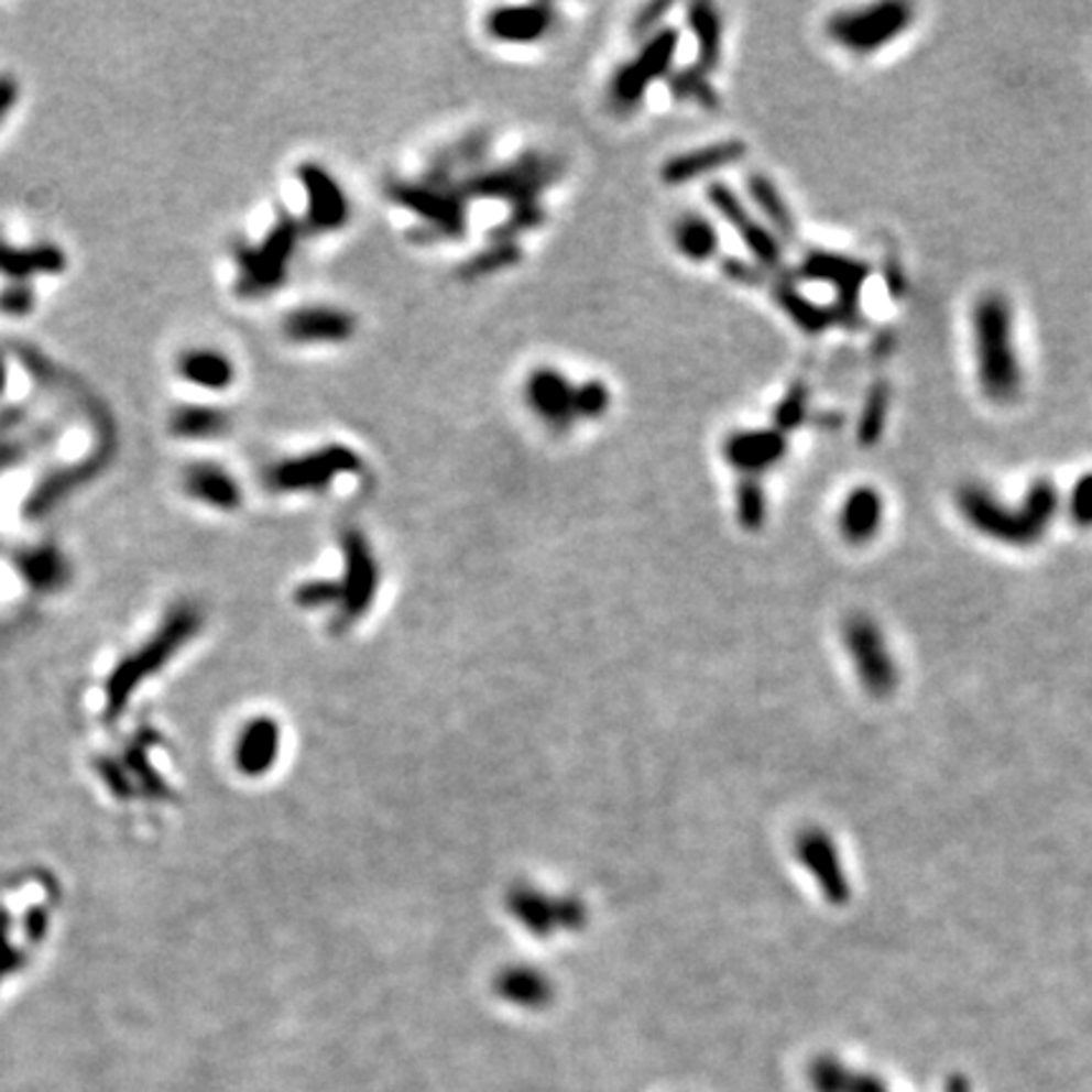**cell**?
<instances>
[{
	"label": "cell",
	"mask_w": 1092,
	"mask_h": 1092,
	"mask_svg": "<svg viewBox=\"0 0 1092 1092\" xmlns=\"http://www.w3.org/2000/svg\"><path fill=\"white\" fill-rule=\"evenodd\" d=\"M183 489L190 493L195 501H203L220 511H233L238 509V503H241L238 481L223 466L212 463V460H195V463L187 466V471L183 476Z\"/></svg>",
	"instance_id": "e0dca14e"
},
{
	"label": "cell",
	"mask_w": 1092,
	"mask_h": 1092,
	"mask_svg": "<svg viewBox=\"0 0 1092 1092\" xmlns=\"http://www.w3.org/2000/svg\"><path fill=\"white\" fill-rule=\"evenodd\" d=\"M956 503H959L961 516L989 539L1027 546L1035 544L1052 524L1057 509H1060V493L1052 481L1039 478L1029 485L1019 509H1009L981 485H963L956 493Z\"/></svg>",
	"instance_id": "6da1fadb"
},
{
	"label": "cell",
	"mask_w": 1092,
	"mask_h": 1092,
	"mask_svg": "<svg viewBox=\"0 0 1092 1092\" xmlns=\"http://www.w3.org/2000/svg\"><path fill=\"white\" fill-rule=\"evenodd\" d=\"M13 105V91L8 89V84H0V119L6 117L8 109Z\"/></svg>",
	"instance_id": "60d3db41"
},
{
	"label": "cell",
	"mask_w": 1092,
	"mask_h": 1092,
	"mask_svg": "<svg viewBox=\"0 0 1092 1092\" xmlns=\"http://www.w3.org/2000/svg\"><path fill=\"white\" fill-rule=\"evenodd\" d=\"M298 183L306 193V226L319 233H335L349 220V198L327 167L317 162H304L296 170Z\"/></svg>",
	"instance_id": "8fae6325"
},
{
	"label": "cell",
	"mask_w": 1092,
	"mask_h": 1092,
	"mask_svg": "<svg viewBox=\"0 0 1092 1092\" xmlns=\"http://www.w3.org/2000/svg\"><path fill=\"white\" fill-rule=\"evenodd\" d=\"M387 195L400 208H407L417 218H423V226L433 228L435 233L446 238L466 233V203L448 183L430 181V177L425 183L392 181L387 185Z\"/></svg>",
	"instance_id": "52a82bcc"
},
{
	"label": "cell",
	"mask_w": 1092,
	"mask_h": 1092,
	"mask_svg": "<svg viewBox=\"0 0 1092 1092\" xmlns=\"http://www.w3.org/2000/svg\"><path fill=\"white\" fill-rule=\"evenodd\" d=\"M774 302L779 304V309L787 314V317L797 324L801 331L807 335H822L825 329H830L834 321V309L832 306H825L809 298L797 284L791 281H776L772 286Z\"/></svg>",
	"instance_id": "ffe728a7"
},
{
	"label": "cell",
	"mask_w": 1092,
	"mask_h": 1092,
	"mask_svg": "<svg viewBox=\"0 0 1092 1092\" xmlns=\"http://www.w3.org/2000/svg\"><path fill=\"white\" fill-rule=\"evenodd\" d=\"M807 405H809V390L807 385L797 382V385L779 400V405L774 410L776 430L779 433L797 430L799 425L807 421Z\"/></svg>",
	"instance_id": "d6a6232c"
},
{
	"label": "cell",
	"mask_w": 1092,
	"mask_h": 1092,
	"mask_svg": "<svg viewBox=\"0 0 1092 1092\" xmlns=\"http://www.w3.org/2000/svg\"><path fill=\"white\" fill-rule=\"evenodd\" d=\"M364 468L362 456L354 448L331 443L312 450V454L279 460L269 471V485L273 491L302 493L321 491L339 476H354Z\"/></svg>",
	"instance_id": "8992f818"
},
{
	"label": "cell",
	"mask_w": 1092,
	"mask_h": 1092,
	"mask_svg": "<svg viewBox=\"0 0 1092 1092\" xmlns=\"http://www.w3.org/2000/svg\"><path fill=\"white\" fill-rule=\"evenodd\" d=\"M883 496L873 485H860L850 491L840 509V532L852 544H865L875 539L883 524Z\"/></svg>",
	"instance_id": "ac0fdd59"
},
{
	"label": "cell",
	"mask_w": 1092,
	"mask_h": 1092,
	"mask_svg": "<svg viewBox=\"0 0 1092 1092\" xmlns=\"http://www.w3.org/2000/svg\"><path fill=\"white\" fill-rule=\"evenodd\" d=\"M979 387L992 403H1012L1022 390V362L1014 339V312L1004 294L989 292L971 314Z\"/></svg>",
	"instance_id": "7a4b0ae2"
},
{
	"label": "cell",
	"mask_w": 1092,
	"mask_h": 1092,
	"mask_svg": "<svg viewBox=\"0 0 1092 1092\" xmlns=\"http://www.w3.org/2000/svg\"><path fill=\"white\" fill-rule=\"evenodd\" d=\"M526 403L549 428L567 430L577 421L575 415V385L552 367H539L528 374Z\"/></svg>",
	"instance_id": "4fadbf2b"
},
{
	"label": "cell",
	"mask_w": 1092,
	"mask_h": 1092,
	"mask_svg": "<svg viewBox=\"0 0 1092 1092\" xmlns=\"http://www.w3.org/2000/svg\"><path fill=\"white\" fill-rule=\"evenodd\" d=\"M304 223L292 216H281L261 243L236 245L238 279L236 288L241 296H266L284 286L288 263H292L296 245L302 241Z\"/></svg>",
	"instance_id": "3957f363"
},
{
	"label": "cell",
	"mask_w": 1092,
	"mask_h": 1092,
	"mask_svg": "<svg viewBox=\"0 0 1092 1092\" xmlns=\"http://www.w3.org/2000/svg\"><path fill=\"white\" fill-rule=\"evenodd\" d=\"M749 195L751 200L756 203L758 212H762L766 223L772 226V233H779L782 238H795L797 236V223L795 216H791L789 203L784 200V195L779 193V187L774 185L772 177L766 175H749Z\"/></svg>",
	"instance_id": "cb8c5ba5"
},
{
	"label": "cell",
	"mask_w": 1092,
	"mask_h": 1092,
	"mask_svg": "<svg viewBox=\"0 0 1092 1092\" xmlns=\"http://www.w3.org/2000/svg\"><path fill=\"white\" fill-rule=\"evenodd\" d=\"M706 195H708V203H711L716 208V212H719V216L727 220V223L733 228V233L741 238V243L746 245L749 253L754 255L756 266H764V269H772V271L782 269L784 255H782L779 238H776L769 228H766L764 223H758V220L751 216L744 200H741L729 185L713 183L706 190Z\"/></svg>",
	"instance_id": "30bf717a"
},
{
	"label": "cell",
	"mask_w": 1092,
	"mask_h": 1092,
	"mask_svg": "<svg viewBox=\"0 0 1092 1092\" xmlns=\"http://www.w3.org/2000/svg\"><path fill=\"white\" fill-rule=\"evenodd\" d=\"M787 435L776 428L736 430L723 440V458L744 478H756L772 471L787 456Z\"/></svg>",
	"instance_id": "7c38bea8"
},
{
	"label": "cell",
	"mask_w": 1092,
	"mask_h": 1092,
	"mask_svg": "<svg viewBox=\"0 0 1092 1092\" xmlns=\"http://www.w3.org/2000/svg\"><path fill=\"white\" fill-rule=\"evenodd\" d=\"M799 855L805 860V865L817 875L819 885L825 887V895L830 900H844L848 898V883H844V875L840 870V860L834 855L832 842L825 838V834L809 832L799 840Z\"/></svg>",
	"instance_id": "44dd1931"
},
{
	"label": "cell",
	"mask_w": 1092,
	"mask_h": 1092,
	"mask_svg": "<svg viewBox=\"0 0 1092 1092\" xmlns=\"http://www.w3.org/2000/svg\"><path fill=\"white\" fill-rule=\"evenodd\" d=\"M670 11V3H651V6H645L643 11H640V15L635 19V33L637 36H647L655 25H658V21H663V15Z\"/></svg>",
	"instance_id": "f35d334b"
},
{
	"label": "cell",
	"mask_w": 1092,
	"mask_h": 1092,
	"mask_svg": "<svg viewBox=\"0 0 1092 1092\" xmlns=\"http://www.w3.org/2000/svg\"><path fill=\"white\" fill-rule=\"evenodd\" d=\"M554 23H557L554 6H501L489 13L485 31L501 44H536L554 29Z\"/></svg>",
	"instance_id": "5bb4252c"
},
{
	"label": "cell",
	"mask_w": 1092,
	"mask_h": 1092,
	"mask_svg": "<svg viewBox=\"0 0 1092 1092\" xmlns=\"http://www.w3.org/2000/svg\"><path fill=\"white\" fill-rule=\"evenodd\" d=\"M1070 516L1074 524L1092 526V473L1080 476L1070 491Z\"/></svg>",
	"instance_id": "74e56055"
},
{
	"label": "cell",
	"mask_w": 1092,
	"mask_h": 1092,
	"mask_svg": "<svg viewBox=\"0 0 1092 1092\" xmlns=\"http://www.w3.org/2000/svg\"><path fill=\"white\" fill-rule=\"evenodd\" d=\"M64 571H66L64 559L58 557L54 549H36L25 554L23 559V575L29 577L39 590L41 587L48 590V587L64 582Z\"/></svg>",
	"instance_id": "1f68e13d"
},
{
	"label": "cell",
	"mask_w": 1092,
	"mask_h": 1092,
	"mask_svg": "<svg viewBox=\"0 0 1092 1092\" xmlns=\"http://www.w3.org/2000/svg\"><path fill=\"white\" fill-rule=\"evenodd\" d=\"M850 635L865 680L870 686L887 688V682H893V668H887V655L883 651L881 637L875 635L873 625H867V622H855Z\"/></svg>",
	"instance_id": "484cf974"
},
{
	"label": "cell",
	"mask_w": 1092,
	"mask_h": 1092,
	"mask_svg": "<svg viewBox=\"0 0 1092 1092\" xmlns=\"http://www.w3.org/2000/svg\"><path fill=\"white\" fill-rule=\"evenodd\" d=\"M228 428H230L228 413L208 405L177 407L173 417H170V430H173V435L187 440L218 438V435L228 433Z\"/></svg>",
	"instance_id": "d4e9b609"
},
{
	"label": "cell",
	"mask_w": 1092,
	"mask_h": 1092,
	"mask_svg": "<svg viewBox=\"0 0 1092 1092\" xmlns=\"http://www.w3.org/2000/svg\"><path fill=\"white\" fill-rule=\"evenodd\" d=\"M499 989H501V994L506 996V1000L516 1002V1004H526V1006L544 1004L546 996H549V992H546V984L536 974H511L501 981Z\"/></svg>",
	"instance_id": "e575fe53"
},
{
	"label": "cell",
	"mask_w": 1092,
	"mask_h": 1092,
	"mask_svg": "<svg viewBox=\"0 0 1092 1092\" xmlns=\"http://www.w3.org/2000/svg\"><path fill=\"white\" fill-rule=\"evenodd\" d=\"M177 374L190 385L210 392H223L236 382V367L218 349H190L177 360Z\"/></svg>",
	"instance_id": "d6986e66"
},
{
	"label": "cell",
	"mask_w": 1092,
	"mask_h": 1092,
	"mask_svg": "<svg viewBox=\"0 0 1092 1092\" xmlns=\"http://www.w3.org/2000/svg\"><path fill=\"white\" fill-rule=\"evenodd\" d=\"M678 44H680V33L676 29L655 31L653 36L645 41L643 48L637 51L633 62L620 66L618 74H614L610 87L614 105L625 109L640 105L645 91L651 89L655 81L663 79V76L670 74L673 58L678 54Z\"/></svg>",
	"instance_id": "9c48e42d"
},
{
	"label": "cell",
	"mask_w": 1092,
	"mask_h": 1092,
	"mask_svg": "<svg viewBox=\"0 0 1092 1092\" xmlns=\"http://www.w3.org/2000/svg\"><path fill=\"white\" fill-rule=\"evenodd\" d=\"M736 511H739V522L746 532L762 528L766 518V493L762 489V483H758V478H741L736 489Z\"/></svg>",
	"instance_id": "4dcf8cb0"
},
{
	"label": "cell",
	"mask_w": 1092,
	"mask_h": 1092,
	"mask_svg": "<svg viewBox=\"0 0 1092 1092\" xmlns=\"http://www.w3.org/2000/svg\"><path fill=\"white\" fill-rule=\"evenodd\" d=\"M913 23V8L900 0H885L852 11L834 13L827 19V36L832 44L855 56H867L893 44Z\"/></svg>",
	"instance_id": "277c9868"
},
{
	"label": "cell",
	"mask_w": 1092,
	"mask_h": 1092,
	"mask_svg": "<svg viewBox=\"0 0 1092 1092\" xmlns=\"http://www.w3.org/2000/svg\"><path fill=\"white\" fill-rule=\"evenodd\" d=\"M273 749V736L269 729L255 727L245 741L241 744V764L245 769H255V766L266 764V756Z\"/></svg>",
	"instance_id": "8d00e7d4"
},
{
	"label": "cell",
	"mask_w": 1092,
	"mask_h": 1092,
	"mask_svg": "<svg viewBox=\"0 0 1092 1092\" xmlns=\"http://www.w3.org/2000/svg\"><path fill=\"white\" fill-rule=\"evenodd\" d=\"M357 331V319L335 306H302L284 319V335L298 345L314 341H347Z\"/></svg>",
	"instance_id": "2e32d148"
},
{
	"label": "cell",
	"mask_w": 1092,
	"mask_h": 1092,
	"mask_svg": "<svg viewBox=\"0 0 1092 1092\" xmlns=\"http://www.w3.org/2000/svg\"><path fill=\"white\" fill-rule=\"evenodd\" d=\"M559 175V165L544 155H526L514 165L481 173L466 183L471 198H496L511 205L536 203L539 193Z\"/></svg>",
	"instance_id": "ba28073f"
},
{
	"label": "cell",
	"mask_w": 1092,
	"mask_h": 1092,
	"mask_svg": "<svg viewBox=\"0 0 1092 1092\" xmlns=\"http://www.w3.org/2000/svg\"><path fill=\"white\" fill-rule=\"evenodd\" d=\"M799 276L830 286L834 292V319L842 327L860 329V324H863L860 302H863V288L870 279V266L865 261L844 253L812 249L805 253V259L799 263Z\"/></svg>",
	"instance_id": "5b68a950"
},
{
	"label": "cell",
	"mask_w": 1092,
	"mask_h": 1092,
	"mask_svg": "<svg viewBox=\"0 0 1092 1092\" xmlns=\"http://www.w3.org/2000/svg\"><path fill=\"white\" fill-rule=\"evenodd\" d=\"M544 218H546V212L539 203L514 205V210H511L506 223L493 230V236H496V241H514L516 236L526 233V230L539 228L544 223Z\"/></svg>",
	"instance_id": "d590c367"
},
{
	"label": "cell",
	"mask_w": 1092,
	"mask_h": 1092,
	"mask_svg": "<svg viewBox=\"0 0 1092 1092\" xmlns=\"http://www.w3.org/2000/svg\"><path fill=\"white\" fill-rule=\"evenodd\" d=\"M746 155V144L741 140H723L713 144H703V148L688 150L682 155L670 157L660 170V177L665 185H686L690 181H698V177L719 173V170L736 165V162Z\"/></svg>",
	"instance_id": "9a60e30c"
},
{
	"label": "cell",
	"mask_w": 1092,
	"mask_h": 1092,
	"mask_svg": "<svg viewBox=\"0 0 1092 1092\" xmlns=\"http://www.w3.org/2000/svg\"><path fill=\"white\" fill-rule=\"evenodd\" d=\"M688 25L696 36L698 46V68L703 74H711L721 62V39L723 23L721 13L711 3H694L688 8Z\"/></svg>",
	"instance_id": "603a6c76"
},
{
	"label": "cell",
	"mask_w": 1092,
	"mask_h": 1092,
	"mask_svg": "<svg viewBox=\"0 0 1092 1092\" xmlns=\"http://www.w3.org/2000/svg\"><path fill=\"white\" fill-rule=\"evenodd\" d=\"M518 261H522V249H518L514 241H496L491 249L476 253L471 261H466L463 266H460V279L473 281V279L491 276V273L516 266Z\"/></svg>",
	"instance_id": "f1b7e54d"
},
{
	"label": "cell",
	"mask_w": 1092,
	"mask_h": 1092,
	"mask_svg": "<svg viewBox=\"0 0 1092 1092\" xmlns=\"http://www.w3.org/2000/svg\"><path fill=\"white\" fill-rule=\"evenodd\" d=\"M668 84L673 94H676V99L696 101V105H701L706 109L719 107V94H716L711 81H708V74H703L698 66L676 72L668 79Z\"/></svg>",
	"instance_id": "f546056e"
},
{
	"label": "cell",
	"mask_w": 1092,
	"mask_h": 1092,
	"mask_svg": "<svg viewBox=\"0 0 1092 1092\" xmlns=\"http://www.w3.org/2000/svg\"><path fill=\"white\" fill-rule=\"evenodd\" d=\"M612 395L610 387L600 380L582 382V385L575 387V415L585 417V421H597L610 410Z\"/></svg>",
	"instance_id": "836d02e7"
},
{
	"label": "cell",
	"mask_w": 1092,
	"mask_h": 1092,
	"mask_svg": "<svg viewBox=\"0 0 1092 1092\" xmlns=\"http://www.w3.org/2000/svg\"><path fill=\"white\" fill-rule=\"evenodd\" d=\"M891 400H893V390L887 382H875V385L867 390L863 413H860L858 421V440L863 448H873L875 443L881 440L887 415H891Z\"/></svg>",
	"instance_id": "83f0119b"
},
{
	"label": "cell",
	"mask_w": 1092,
	"mask_h": 1092,
	"mask_svg": "<svg viewBox=\"0 0 1092 1092\" xmlns=\"http://www.w3.org/2000/svg\"><path fill=\"white\" fill-rule=\"evenodd\" d=\"M723 271L729 273L731 279H736L741 281V284H751V286H756L758 284V266L756 263H744V261H739V259H729L727 263H723Z\"/></svg>",
	"instance_id": "ab89813d"
},
{
	"label": "cell",
	"mask_w": 1092,
	"mask_h": 1092,
	"mask_svg": "<svg viewBox=\"0 0 1092 1092\" xmlns=\"http://www.w3.org/2000/svg\"><path fill=\"white\" fill-rule=\"evenodd\" d=\"M64 269V255L56 249H31V251H19V249H8V245H0V273L13 279L31 276V273H48Z\"/></svg>",
	"instance_id": "4316f807"
},
{
	"label": "cell",
	"mask_w": 1092,
	"mask_h": 1092,
	"mask_svg": "<svg viewBox=\"0 0 1092 1092\" xmlns=\"http://www.w3.org/2000/svg\"><path fill=\"white\" fill-rule=\"evenodd\" d=\"M673 241L688 261L703 263L719 253L721 236L708 218L698 216V212H686L673 226Z\"/></svg>",
	"instance_id": "7402d4cb"
}]
</instances>
